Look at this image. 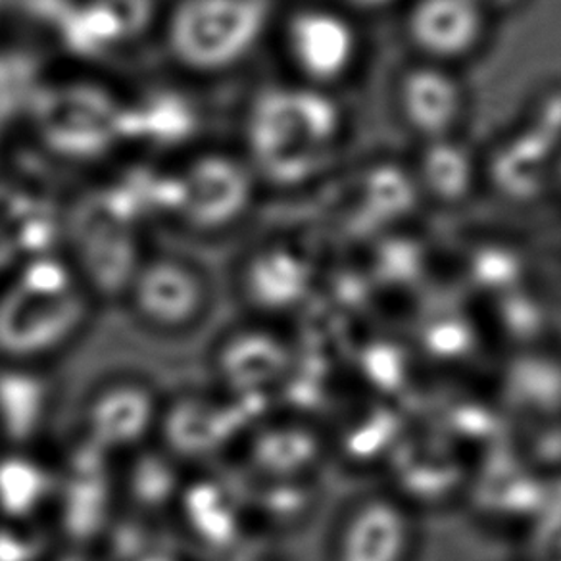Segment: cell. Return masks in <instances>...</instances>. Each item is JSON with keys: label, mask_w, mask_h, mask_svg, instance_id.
Instances as JSON below:
<instances>
[{"label": "cell", "mask_w": 561, "mask_h": 561, "mask_svg": "<svg viewBox=\"0 0 561 561\" xmlns=\"http://www.w3.org/2000/svg\"><path fill=\"white\" fill-rule=\"evenodd\" d=\"M390 106L417 145L461 137L471 114L463 71L410 60L390 87Z\"/></svg>", "instance_id": "cell-7"}, {"label": "cell", "mask_w": 561, "mask_h": 561, "mask_svg": "<svg viewBox=\"0 0 561 561\" xmlns=\"http://www.w3.org/2000/svg\"><path fill=\"white\" fill-rule=\"evenodd\" d=\"M242 157L206 152L188 160L173 181L175 214L195 233H218L249 211L256 187Z\"/></svg>", "instance_id": "cell-6"}, {"label": "cell", "mask_w": 561, "mask_h": 561, "mask_svg": "<svg viewBox=\"0 0 561 561\" xmlns=\"http://www.w3.org/2000/svg\"><path fill=\"white\" fill-rule=\"evenodd\" d=\"M162 404L149 382L137 377L104 381L85 405L87 435L108 453L133 454L157 437Z\"/></svg>", "instance_id": "cell-8"}, {"label": "cell", "mask_w": 561, "mask_h": 561, "mask_svg": "<svg viewBox=\"0 0 561 561\" xmlns=\"http://www.w3.org/2000/svg\"><path fill=\"white\" fill-rule=\"evenodd\" d=\"M479 2L491 12L492 16L499 18L502 12L522 4L523 0H479Z\"/></svg>", "instance_id": "cell-12"}, {"label": "cell", "mask_w": 561, "mask_h": 561, "mask_svg": "<svg viewBox=\"0 0 561 561\" xmlns=\"http://www.w3.org/2000/svg\"><path fill=\"white\" fill-rule=\"evenodd\" d=\"M398 18L410 60L458 71L486 53L496 24L479 0H408Z\"/></svg>", "instance_id": "cell-5"}, {"label": "cell", "mask_w": 561, "mask_h": 561, "mask_svg": "<svg viewBox=\"0 0 561 561\" xmlns=\"http://www.w3.org/2000/svg\"><path fill=\"white\" fill-rule=\"evenodd\" d=\"M413 550L410 515L385 499L366 500L344 515L333 561H408Z\"/></svg>", "instance_id": "cell-9"}, {"label": "cell", "mask_w": 561, "mask_h": 561, "mask_svg": "<svg viewBox=\"0 0 561 561\" xmlns=\"http://www.w3.org/2000/svg\"><path fill=\"white\" fill-rule=\"evenodd\" d=\"M421 187L443 201L463 198L476 187L477 160L461 137L420 145Z\"/></svg>", "instance_id": "cell-10"}, {"label": "cell", "mask_w": 561, "mask_h": 561, "mask_svg": "<svg viewBox=\"0 0 561 561\" xmlns=\"http://www.w3.org/2000/svg\"><path fill=\"white\" fill-rule=\"evenodd\" d=\"M333 94L297 81L257 89L242 112V154L257 183L293 187L335 147L341 112Z\"/></svg>", "instance_id": "cell-1"}, {"label": "cell", "mask_w": 561, "mask_h": 561, "mask_svg": "<svg viewBox=\"0 0 561 561\" xmlns=\"http://www.w3.org/2000/svg\"><path fill=\"white\" fill-rule=\"evenodd\" d=\"M344 10H348L352 16L358 18L364 24L375 18L398 14L408 0H335Z\"/></svg>", "instance_id": "cell-11"}, {"label": "cell", "mask_w": 561, "mask_h": 561, "mask_svg": "<svg viewBox=\"0 0 561 561\" xmlns=\"http://www.w3.org/2000/svg\"><path fill=\"white\" fill-rule=\"evenodd\" d=\"M272 35L290 79L328 93L358 78L369 55L366 24L335 0L280 2Z\"/></svg>", "instance_id": "cell-3"}, {"label": "cell", "mask_w": 561, "mask_h": 561, "mask_svg": "<svg viewBox=\"0 0 561 561\" xmlns=\"http://www.w3.org/2000/svg\"><path fill=\"white\" fill-rule=\"evenodd\" d=\"M279 0H172L160 20L165 56L183 73L219 78L272 35Z\"/></svg>", "instance_id": "cell-2"}, {"label": "cell", "mask_w": 561, "mask_h": 561, "mask_svg": "<svg viewBox=\"0 0 561 561\" xmlns=\"http://www.w3.org/2000/svg\"><path fill=\"white\" fill-rule=\"evenodd\" d=\"M124 297L133 318L150 333L185 335L210 312L211 285L201 265L165 252L140 260Z\"/></svg>", "instance_id": "cell-4"}]
</instances>
